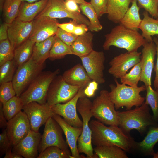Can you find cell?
<instances>
[{
    "label": "cell",
    "mask_w": 158,
    "mask_h": 158,
    "mask_svg": "<svg viewBox=\"0 0 158 158\" xmlns=\"http://www.w3.org/2000/svg\"><path fill=\"white\" fill-rule=\"evenodd\" d=\"M133 0H107V18L115 23L120 21Z\"/></svg>",
    "instance_id": "24"
},
{
    "label": "cell",
    "mask_w": 158,
    "mask_h": 158,
    "mask_svg": "<svg viewBox=\"0 0 158 158\" xmlns=\"http://www.w3.org/2000/svg\"><path fill=\"white\" fill-rule=\"evenodd\" d=\"M79 23L76 21L73 20L64 23H57V26L59 28L67 32L73 33Z\"/></svg>",
    "instance_id": "47"
},
{
    "label": "cell",
    "mask_w": 158,
    "mask_h": 158,
    "mask_svg": "<svg viewBox=\"0 0 158 158\" xmlns=\"http://www.w3.org/2000/svg\"><path fill=\"white\" fill-rule=\"evenodd\" d=\"M71 156L57 146H51L40 153L37 158H70Z\"/></svg>",
    "instance_id": "40"
},
{
    "label": "cell",
    "mask_w": 158,
    "mask_h": 158,
    "mask_svg": "<svg viewBox=\"0 0 158 158\" xmlns=\"http://www.w3.org/2000/svg\"><path fill=\"white\" fill-rule=\"evenodd\" d=\"M22 109L27 116L31 130L37 132L41 126L55 114L47 102L41 104L31 102L24 105Z\"/></svg>",
    "instance_id": "12"
},
{
    "label": "cell",
    "mask_w": 158,
    "mask_h": 158,
    "mask_svg": "<svg viewBox=\"0 0 158 158\" xmlns=\"http://www.w3.org/2000/svg\"><path fill=\"white\" fill-rule=\"evenodd\" d=\"M63 131L58 123L52 117H49L45 124L41 136L38 149L39 154L48 147L56 146L71 156L69 146L63 136Z\"/></svg>",
    "instance_id": "9"
},
{
    "label": "cell",
    "mask_w": 158,
    "mask_h": 158,
    "mask_svg": "<svg viewBox=\"0 0 158 158\" xmlns=\"http://www.w3.org/2000/svg\"><path fill=\"white\" fill-rule=\"evenodd\" d=\"M153 39L156 46L157 56L156 64L154 68V71L155 73V75L153 83V86L154 90H156L158 88V39L157 37H153Z\"/></svg>",
    "instance_id": "48"
},
{
    "label": "cell",
    "mask_w": 158,
    "mask_h": 158,
    "mask_svg": "<svg viewBox=\"0 0 158 158\" xmlns=\"http://www.w3.org/2000/svg\"><path fill=\"white\" fill-rule=\"evenodd\" d=\"M16 95L12 81L0 84V101L3 104Z\"/></svg>",
    "instance_id": "41"
},
{
    "label": "cell",
    "mask_w": 158,
    "mask_h": 158,
    "mask_svg": "<svg viewBox=\"0 0 158 158\" xmlns=\"http://www.w3.org/2000/svg\"><path fill=\"white\" fill-rule=\"evenodd\" d=\"M116 85L111 84L109 95L114 103L115 108L118 110L125 107L126 110L131 109L134 106L139 107L144 102L145 98L142 96L141 92L146 90L145 86L133 87L123 83H119L116 78Z\"/></svg>",
    "instance_id": "4"
},
{
    "label": "cell",
    "mask_w": 158,
    "mask_h": 158,
    "mask_svg": "<svg viewBox=\"0 0 158 158\" xmlns=\"http://www.w3.org/2000/svg\"><path fill=\"white\" fill-rule=\"evenodd\" d=\"M41 17L55 19L69 18L88 26L90 24L89 20L80 13L68 10L65 6L64 0H48L45 8L35 18Z\"/></svg>",
    "instance_id": "11"
},
{
    "label": "cell",
    "mask_w": 158,
    "mask_h": 158,
    "mask_svg": "<svg viewBox=\"0 0 158 158\" xmlns=\"http://www.w3.org/2000/svg\"><path fill=\"white\" fill-rule=\"evenodd\" d=\"M142 63L141 59L140 61L133 67L129 72L120 78L121 83L133 87H138V83L141 76Z\"/></svg>",
    "instance_id": "35"
},
{
    "label": "cell",
    "mask_w": 158,
    "mask_h": 158,
    "mask_svg": "<svg viewBox=\"0 0 158 158\" xmlns=\"http://www.w3.org/2000/svg\"><path fill=\"white\" fill-rule=\"evenodd\" d=\"M157 90V91H158V88L157 90Z\"/></svg>",
    "instance_id": "58"
},
{
    "label": "cell",
    "mask_w": 158,
    "mask_h": 158,
    "mask_svg": "<svg viewBox=\"0 0 158 158\" xmlns=\"http://www.w3.org/2000/svg\"><path fill=\"white\" fill-rule=\"evenodd\" d=\"M84 93V89L80 88L76 95L71 100L64 103H59L51 106L55 114L63 117L71 125L82 128V121L79 117L77 111V104L78 99Z\"/></svg>",
    "instance_id": "15"
},
{
    "label": "cell",
    "mask_w": 158,
    "mask_h": 158,
    "mask_svg": "<svg viewBox=\"0 0 158 158\" xmlns=\"http://www.w3.org/2000/svg\"><path fill=\"white\" fill-rule=\"evenodd\" d=\"M14 50L8 39L0 41V66L14 59Z\"/></svg>",
    "instance_id": "39"
},
{
    "label": "cell",
    "mask_w": 158,
    "mask_h": 158,
    "mask_svg": "<svg viewBox=\"0 0 158 158\" xmlns=\"http://www.w3.org/2000/svg\"><path fill=\"white\" fill-rule=\"evenodd\" d=\"M157 38H158V35H157Z\"/></svg>",
    "instance_id": "57"
},
{
    "label": "cell",
    "mask_w": 158,
    "mask_h": 158,
    "mask_svg": "<svg viewBox=\"0 0 158 158\" xmlns=\"http://www.w3.org/2000/svg\"><path fill=\"white\" fill-rule=\"evenodd\" d=\"M62 76L68 84L83 89H85L92 80L83 65L80 63L66 71Z\"/></svg>",
    "instance_id": "22"
},
{
    "label": "cell",
    "mask_w": 158,
    "mask_h": 158,
    "mask_svg": "<svg viewBox=\"0 0 158 158\" xmlns=\"http://www.w3.org/2000/svg\"><path fill=\"white\" fill-rule=\"evenodd\" d=\"M157 19H158V18Z\"/></svg>",
    "instance_id": "59"
},
{
    "label": "cell",
    "mask_w": 158,
    "mask_h": 158,
    "mask_svg": "<svg viewBox=\"0 0 158 158\" xmlns=\"http://www.w3.org/2000/svg\"><path fill=\"white\" fill-rule=\"evenodd\" d=\"M12 147H11L5 154L4 158H22L21 155L12 151Z\"/></svg>",
    "instance_id": "53"
},
{
    "label": "cell",
    "mask_w": 158,
    "mask_h": 158,
    "mask_svg": "<svg viewBox=\"0 0 158 158\" xmlns=\"http://www.w3.org/2000/svg\"><path fill=\"white\" fill-rule=\"evenodd\" d=\"M93 37L90 32L78 35L71 46L73 54L80 57L90 53L93 50Z\"/></svg>",
    "instance_id": "26"
},
{
    "label": "cell",
    "mask_w": 158,
    "mask_h": 158,
    "mask_svg": "<svg viewBox=\"0 0 158 158\" xmlns=\"http://www.w3.org/2000/svg\"><path fill=\"white\" fill-rule=\"evenodd\" d=\"M137 2V0H133L131 7L127 10L119 23L127 28L138 31L142 19L140 17V7L138 5Z\"/></svg>",
    "instance_id": "27"
},
{
    "label": "cell",
    "mask_w": 158,
    "mask_h": 158,
    "mask_svg": "<svg viewBox=\"0 0 158 158\" xmlns=\"http://www.w3.org/2000/svg\"><path fill=\"white\" fill-rule=\"evenodd\" d=\"M147 93L145 102L150 106L153 113L155 121L158 122V91L153 89L151 86L146 87Z\"/></svg>",
    "instance_id": "38"
},
{
    "label": "cell",
    "mask_w": 158,
    "mask_h": 158,
    "mask_svg": "<svg viewBox=\"0 0 158 158\" xmlns=\"http://www.w3.org/2000/svg\"><path fill=\"white\" fill-rule=\"evenodd\" d=\"M60 72L59 69L54 71H42L20 96L23 106L32 102L46 103L50 85Z\"/></svg>",
    "instance_id": "6"
},
{
    "label": "cell",
    "mask_w": 158,
    "mask_h": 158,
    "mask_svg": "<svg viewBox=\"0 0 158 158\" xmlns=\"http://www.w3.org/2000/svg\"><path fill=\"white\" fill-rule=\"evenodd\" d=\"M102 46L104 50H109L111 46L126 49L129 52L137 51L147 42L137 30L127 28L120 24L105 35Z\"/></svg>",
    "instance_id": "3"
},
{
    "label": "cell",
    "mask_w": 158,
    "mask_h": 158,
    "mask_svg": "<svg viewBox=\"0 0 158 158\" xmlns=\"http://www.w3.org/2000/svg\"><path fill=\"white\" fill-rule=\"evenodd\" d=\"M3 104L0 103V128L4 129L6 128L8 121L4 115L3 110Z\"/></svg>",
    "instance_id": "51"
},
{
    "label": "cell",
    "mask_w": 158,
    "mask_h": 158,
    "mask_svg": "<svg viewBox=\"0 0 158 158\" xmlns=\"http://www.w3.org/2000/svg\"><path fill=\"white\" fill-rule=\"evenodd\" d=\"M42 135L31 130L28 135L13 146L12 151L25 158H37Z\"/></svg>",
    "instance_id": "19"
},
{
    "label": "cell",
    "mask_w": 158,
    "mask_h": 158,
    "mask_svg": "<svg viewBox=\"0 0 158 158\" xmlns=\"http://www.w3.org/2000/svg\"><path fill=\"white\" fill-rule=\"evenodd\" d=\"M99 84L96 81L91 80L87 86L84 89V94L89 98L93 97L95 92L98 89Z\"/></svg>",
    "instance_id": "46"
},
{
    "label": "cell",
    "mask_w": 158,
    "mask_h": 158,
    "mask_svg": "<svg viewBox=\"0 0 158 158\" xmlns=\"http://www.w3.org/2000/svg\"><path fill=\"white\" fill-rule=\"evenodd\" d=\"M11 147L12 146L7 134L6 128L3 129L2 133L0 134V157L5 154Z\"/></svg>",
    "instance_id": "45"
},
{
    "label": "cell",
    "mask_w": 158,
    "mask_h": 158,
    "mask_svg": "<svg viewBox=\"0 0 158 158\" xmlns=\"http://www.w3.org/2000/svg\"><path fill=\"white\" fill-rule=\"evenodd\" d=\"M158 142V127L151 126L143 140L137 142L136 150L145 156H153L155 153L154 147Z\"/></svg>",
    "instance_id": "25"
},
{
    "label": "cell",
    "mask_w": 158,
    "mask_h": 158,
    "mask_svg": "<svg viewBox=\"0 0 158 158\" xmlns=\"http://www.w3.org/2000/svg\"><path fill=\"white\" fill-rule=\"evenodd\" d=\"M52 117L58 123L63 131L66 141L71 151V156L70 158H83L84 156L80 154L77 144L78 139L82 133V127H76L71 125L58 114H54Z\"/></svg>",
    "instance_id": "21"
},
{
    "label": "cell",
    "mask_w": 158,
    "mask_h": 158,
    "mask_svg": "<svg viewBox=\"0 0 158 158\" xmlns=\"http://www.w3.org/2000/svg\"><path fill=\"white\" fill-rule=\"evenodd\" d=\"M17 65L14 59L6 61L0 67V84L12 81Z\"/></svg>",
    "instance_id": "37"
},
{
    "label": "cell",
    "mask_w": 158,
    "mask_h": 158,
    "mask_svg": "<svg viewBox=\"0 0 158 158\" xmlns=\"http://www.w3.org/2000/svg\"><path fill=\"white\" fill-rule=\"evenodd\" d=\"M92 102L84 93L79 98L77 104V109L81 115L83 121V130L79 138L78 148L80 153H83L87 158H98L93 153L92 141V131L89 125L91 118Z\"/></svg>",
    "instance_id": "5"
},
{
    "label": "cell",
    "mask_w": 158,
    "mask_h": 158,
    "mask_svg": "<svg viewBox=\"0 0 158 158\" xmlns=\"http://www.w3.org/2000/svg\"><path fill=\"white\" fill-rule=\"evenodd\" d=\"M79 58L83 66L92 80L96 81L99 84L105 82L104 71L105 58L103 51L93 50L89 54Z\"/></svg>",
    "instance_id": "13"
},
{
    "label": "cell",
    "mask_w": 158,
    "mask_h": 158,
    "mask_svg": "<svg viewBox=\"0 0 158 158\" xmlns=\"http://www.w3.org/2000/svg\"><path fill=\"white\" fill-rule=\"evenodd\" d=\"M118 126L124 132L130 134L133 129L137 130L143 135L148 126H157L158 124L150 112L149 106L145 102L133 109L120 112L118 111Z\"/></svg>",
    "instance_id": "2"
},
{
    "label": "cell",
    "mask_w": 158,
    "mask_h": 158,
    "mask_svg": "<svg viewBox=\"0 0 158 158\" xmlns=\"http://www.w3.org/2000/svg\"><path fill=\"white\" fill-rule=\"evenodd\" d=\"M35 43L28 39L14 50V59L17 67L24 63L31 58Z\"/></svg>",
    "instance_id": "30"
},
{
    "label": "cell",
    "mask_w": 158,
    "mask_h": 158,
    "mask_svg": "<svg viewBox=\"0 0 158 158\" xmlns=\"http://www.w3.org/2000/svg\"><path fill=\"white\" fill-rule=\"evenodd\" d=\"M9 23L4 22L0 27V41L8 39V30Z\"/></svg>",
    "instance_id": "50"
},
{
    "label": "cell",
    "mask_w": 158,
    "mask_h": 158,
    "mask_svg": "<svg viewBox=\"0 0 158 158\" xmlns=\"http://www.w3.org/2000/svg\"><path fill=\"white\" fill-rule=\"evenodd\" d=\"M55 36L67 45L70 46L71 45L78 36L74 34L66 31L59 28H58Z\"/></svg>",
    "instance_id": "43"
},
{
    "label": "cell",
    "mask_w": 158,
    "mask_h": 158,
    "mask_svg": "<svg viewBox=\"0 0 158 158\" xmlns=\"http://www.w3.org/2000/svg\"><path fill=\"white\" fill-rule=\"evenodd\" d=\"M92 5L99 19L104 14L107 13V0H91Z\"/></svg>",
    "instance_id": "44"
},
{
    "label": "cell",
    "mask_w": 158,
    "mask_h": 158,
    "mask_svg": "<svg viewBox=\"0 0 158 158\" xmlns=\"http://www.w3.org/2000/svg\"><path fill=\"white\" fill-rule=\"evenodd\" d=\"M6 128L13 147L25 138L31 130L27 116L22 111L8 121Z\"/></svg>",
    "instance_id": "16"
},
{
    "label": "cell",
    "mask_w": 158,
    "mask_h": 158,
    "mask_svg": "<svg viewBox=\"0 0 158 158\" xmlns=\"http://www.w3.org/2000/svg\"><path fill=\"white\" fill-rule=\"evenodd\" d=\"M48 1L40 0L32 3L22 2L17 18L24 22L33 21L44 9Z\"/></svg>",
    "instance_id": "23"
},
{
    "label": "cell",
    "mask_w": 158,
    "mask_h": 158,
    "mask_svg": "<svg viewBox=\"0 0 158 158\" xmlns=\"http://www.w3.org/2000/svg\"><path fill=\"white\" fill-rule=\"evenodd\" d=\"M109 92L102 90L92 103L91 111L93 117L102 123L109 126H118L119 117Z\"/></svg>",
    "instance_id": "7"
},
{
    "label": "cell",
    "mask_w": 158,
    "mask_h": 158,
    "mask_svg": "<svg viewBox=\"0 0 158 158\" xmlns=\"http://www.w3.org/2000/svg\"><path fill=\"white\" fill-rule=\"evenodd\" d=\"M141 8H143L152 17L158 18V0H137Z\"/></svg>",
    "instance_id": "42"
},
{
    "label": "cell",
    "mask_w": 158,
    "mask_h": 158,
    "mask_svg": "<svg viewBox=\"0 0 158 158\" xmlns=\"http://www.w3.org/2000/svg\"><path fill=\"white\" fill-rule=\"evenodd\" d=\"M143 18L139 27L142 31V35L147 42L153 41L152 36L158 35V20L149 16L146 11L143 13Z\"/></svg>",
    "instance_id": "29"
},
{
    "label": "cell",
    "mask_w": 158,
    "mask_h": 158,
    "mask_svg": "<svg viewBox=\"0 0 158 158\" xmlns=\"http://www.w3.org/2000/svg\"><path fill=\"white\" fill-rule=\"evenodd\" d=\"M78 4L74 0H65V4L67 8L69 11L80 13V9Z\"/></svg>",
    "instance_id": "49"
},
{
    "label": "cell",
    "mask_w": 158,
    "mask_h": 158,
    "mask_svg": "<svg viewBox=\"0 0 158 158\" xmlns=\"http://www.w3.org/2000/svg\"><path fill=\"white\" fill-rule=\"evenodd\" d=\"M79 7L83 13L87 17L90 21V24L88 26V30L96 32L101 30L102 26L95 11L90 3L80 4Z\"/></svg>",
    "instance_id": "32"
},
{
    "label": "cell",
    "mask_w": 158,
    "mask_h": 158,
    "mask_svg": "<svg viewBox=\"0 0 158 158\" xmlns=\"http://www.w3.org/2000/svg\"><path fill=\"white\" fill-rule=\"evenodd\" d=\"M153 156V158H158V152L157 153L155 152Z\"/></svg>",
    "instance_id": "56"
},
{
    "label": "cell",
    "mask_w": 158,
    "mask_h": 158,
    "mask_svg": "<svg viewBox=\"0 0 158 158\" xmlns=\"http://www.w3.org/2000/svg\"><path fill=\"white\" fill-rule=\"evenodd\" d=\"M89 125L92 131V143L95 146L115 145L128 152L136 150L137 142L118 126H107L95 120L90 121Z\"/></svg>",
    "instance_id": "1"
},
{
    "label": "cell",
    "mask_w": 158,
    "mask_h": 158,
    "mask_svg": "<svg viewBox=\"0 0 158 158\" xmlns=\"http://www.w3.org/2000/svg\"><path fill=\"white\" fill-rule=\"evenodd\" d=\"M68 54H73L71 46L67 45L56 37L50 51L49 58L51 60L60 59Z\"/></svg>",
    "instance_id": "36"
},
{
    "label": "cell",
    "mask_w": 158,
    "mask_h": 158,
    "mask_svg": "<svg viewBox=\"0 0 158 158\" xmlns=\"http://www.w3.org/2000/svg\"><path fill=\"white\" fill-rule=\"evenodd\" d=\"M58 23L56 19L48 17L35 18L29 39L35 43H39L55 35L59 28Z\"/></svg>",
    "instance_id": "17"
},
{
    "label": "cell",
    "mask_w": 158,
    "mask_h": 158,
    "mask_svg": "<svg viewBox=\"0 0 158 158\" xmlns=\"http://www.w3.org/2000/svg\"><path fill=\"white\" fill-rule=\"evenodd\" d=\"M143 47L141 56L142 63L140 81L143 82L146 87L151 86V78L157 50L153 41L147 42Z\"/></svg>",
    "instance_id": "20"
},
{
    "label": "cell",
    "mask_w": 158,
    "mask_h": 158,
    "mask_svg": "<svg viewBox=\"0 0 158 158\" xmlns=\"http://www.w3.org/2000/svg\"><path fill=\"white\" fill-rule=\"evenodd\" d=\"M141 53L137 51H127L115 56L109 63L110 67L108 73L115 78L120 79L140 61Z\"/></svg>",
    "instance_id": "14"
},
{
    "label": "cell",
    "mask_w": 158,
    "mask_h": 158,
    "mask_svg": "<svg viewBox=\"0 0 158 158\" xmlns=\"http://www.w3.org/2000/svg\"><path fill=\"white\" fill-rule=\"evenodd\" d=\"M21 2L20 0H5L2 9L5 22L10 23L18 17Z\"/></svg>",
    "instance_id": "33"
},
{
    "label": "cell",
    "mask_w": 158,
    "mask_h": 158,
    "mask_svg": "<svg viewBox=\"0 0 158 158\" xmlns=\"http://www.w3.org/2000/svg\"><path fill=\"white\" fill-rule=\"evenodd\" d=\"M87 27V26L85 24L79 23L73 34L78 36L82 35L86 33L88 30Z\"/></svg>",
    "instance_id": "52"
},
{
    "label": "cell",
    "mask_w": 158,
    "mask_h": 158,
    "mask_svg": "<svg viewBox=\"0 0 158 158\" xmlns=\"http://www.w3.org/2000/svg\"><path fill=\"white\" fill-rule=\"evenodd\" d=\"M45 67V63L38 64L32 57L18 66L12 81L16 95L20 96Z\"/></svg>",
    "instance_id": "8"
},
{
    "label": "cell",
    "mask_w": 158,
    "mask_h": 158,
    "mask_svg": "<svg viewBox=\"0 0 158 158\" xmlns=\"http://www.w3.org/2000/svg\"><path fill=\"white\" fill-rule=\"evenodd\" d=\"M23 104L20 96L16 95L3 104V110L8 121L23 109Z\"/></svg>",
    "instance_id": "34"
},
{
    "label": "cell",
    "mask_w": 158,
    "mask_h": 158,
    "mask_svg": "<svg viewBox=\"0 0 158 158\" xmlns=\"http://www.w3.org/2000/svg\"><path fill=\"white\" fill-rule=\"evenodd\" d=\"M78 4H86L88 3V2H86L85 0H74Z\"/></svg>",
    "instance_id": "54"
},
{
    "label": "cell",
    "mask_w": 158,
    "mask_h": 158,
    "mask_svg": "<svg viewBox=\"0 0 158 158\" xmlns=\"http://www.w3.org/2000/svg\"><path fill=\"white\" fill-rule=\"evenodd\" d=\"M22 2L26 1L29 3H32L40 0H20Z\"/></svg>",
    "instance_id": "55"
},
{
    "label": "cell",
    "mask_w": 158,
    "mask_h": 158,
    "mask_svg": "<svg viewBox=\"0 0 158 158\" xmlns=\"http://www.w3.org/2000/svg\"><path fill=\"white\" fill-rule=\"evenodd\" d=\"M95 154L99 158H128L126 152L115 145L99 146L94 148Z\"/></svg>",
    "instance_id": "31"
},
{
    "label": "cell",
    "mask_w": 158,
    "mask_h": 158,
    "mask_svg": "<svg viewBox=\"0 0 158 158\" xmlns=\"http://www.w3.org/2000/svg\"><path fill=\"white\" fill-rule=\"evenodd\" d=\"M80 87L70 85L62 76L57 75L49 87L47 102L50 106L64 103L72 99L77 94Z\"/></svg>",
    "instance_id": "10"
},
{
    "label": "cell",
    "mask_w": 158,
    "mask_h": 158,
    "mask_svg": "<svg viewBox=\"0 0 158 158\" xmlns=\"http://www.w3.org/2000/svg\"><path fill=\"white\" fill-rule=\"evenodd\" d=\"M56 38L52 36L42 42L35 43L34 46L32 58L36 63L42 64L49 58L50 51Z\"/></svg>",
    "instance_id": "28"
},
{
    "label": "cell",
    "mask_w": 158,
    "mask_h": 158,
    "mask_svg": "<svg viewBox=\"0 0 158 158\" xmlns=\"http://www.w3.org/2000/svg\"><path fill=\"white\" fill-rule=\"evenodd\" d=\"M33 20L24 22L17 18L9 24L8 39L14 50L29 38L31 32Z\"/></svg>",
    "instance_id": "18"
}]
</instances>
